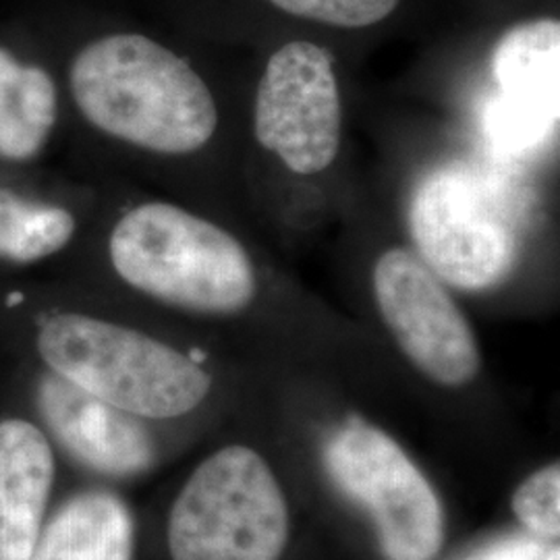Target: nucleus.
Returning a JSON list of instances; mask_svg holds the SVG:
<instances>
[{"mask_svg":"<svg viewBox=\"0 0 560 560\" xmlns=\"http://www.w3.org/2000/svg\"><path fill=\"white\" fill-rule=\"evenodd\" d=\"M289 15L335 27H368L386 20L400 0H270Z\"/></svg>","mask_w":560,"mask_h":560,"instance_id":"16","label":"nucleus"},{"mask_svg":"<svg viewBox=\"0 0 560 560\" xmlns=\"http://www.w3.org/2000/svg\"><path fill=\"white\" fill-rule=\"evenodd\" d=\"M81 115L110 138L159 154H189L217 131L219 110L200 75L159 42L115 34L71 65Z\"/></svg>","mask_w":560,"mask_h":560,"instance_id":"1","label":"nucleus"},{"mask_svg":"<svg viewBox=\"0 0 560 560\" xmlns=\"http://www.w3.org/2000/svg\"><path fill=\"white\" fill-rule=\"evenodd\" d=\"M560 23L527 21L511 27L492 57L501 96L486 113V129L506 152L546 140L559 120Z\"/></svg>","mask_w":560,"mask_h":560,"instance_id":"9","label":"nucleus"},{"mask_svg":"<svg viewBox=\"0 0 560 560\" xmlns=\"http://www.w3.org/2000/svg\"><path fill=\"white\" fill-rule=\"evenodd\" d=\"M409 231L420 260L463 291H483L511 275L520 256L515 224L478 171L446 164L418 183Z\"/></svg>","mask_w":560,"mask_h":560,"instance_id":"5","label":"nucleus"},{"mask_svg":"<svg viewBox=\"0 0 560 560\" xmlns=\"http://www.w3.org/2000/svg\"><path fill=\"white\" fill-rule=\"evenodd\" d=\"M42 416L57 441L88 467L108 476H133L154 460V444L136 416L60 378L40 382Z\"/></svg>","mask_w":560,"mask_h":560,"instance_id":"10","label":"nucleus"},{"mask_svg":"<svg viewBox=\"0 0 560 560\" xmlns=\"http://www.w3.org/2000/svg\"><path fill=\"white\" fill-rule=\"evenodd\" d=\"M540 560H560L559 546H550V548H544V550H541Z\"/></svg>","mask_w":560,"mask_h":560,"instance_id":"18","label":"nucleus"},{"mask_svg":"<svg viewBox=\"0 0 560 560\" xmlns=\"http://www.w3.org/2000/svg\"><path fill=\"white\" fill-rule=\"evenodd\" d=\"M38 351L60 378L131 416L179 418L208 397L212 378L161 340L113 322L59 314L38 332Z\"/></svg>","mask_w":560,"mask_h":560,"instance_id":"3","label":"nucleus"},{"mask_svg":"<svg viewBox=\"0 0 560 560\" xmlns=\"http://www.w3.org/2000/svg\"><path fill=\"white\" fill-rule=\"evenodd\" d=\"M110 261L141 293L201 314H235L256 298L240 241L173 203H141L113 229Z\"/></svg>","mask_w":560,"mask_h":560,"instance_id":"2","label":"nucleus"},{"mask_svg":"<svg viewBox=\"0 0 560 560\" xmlns=\"http://www.w3.org/2000/svg\"><path fill=\"white\" fill-rule=\"evenodd\" d=\"M517 520L541 538H559L560 465L552 463L523 481L513 497Z\"/></svg>","mask_w":560,"mask_h":560,"instance_id":"15","label":"nucleus"},{"mask_svg":"<svg viewBox=\"0 0 560 560\" xmlns=\"http://www.w3.org/2000/svg\"><path fill=\"white\" fill-rule=\"evenodd\" d=\"M57 120V88L36 65L0 48V159L38 156Z\"/></svg>","mask_w":560,"mask_h":560,"instance_id":"13","label":"nucleus"},{"mask_svg":"<svg viewBox=\"0 0 560 560\" xmlns=\"http://www.w3.org/2000/svg\"><path fill=\"white\" fill-rule=\"evenodd\" d=\"M540 544L527 536H511L483 546L465 560H540Z\"/></svg>","mask_w":560,"mask_h":560,"instance_id":"17","label":"nucleus"},{"mask_svg":"<svg viewBox=\"0 0 560 560\" xmlns=\"http://www.w3.org/2000/svg\"><path fill=\"white\" fill-rule=\"evenodd\" d=\"M289 513L279 481L247 446H226L201 463L168 517L173 560H279Z\"/></svg>","mask_w":560,"mask_h":560,"instance_id":"4","label":"nucleus"},{"mask_svg":"<svg viewBox=\"0 0 560 560\" xmlns=\"http://www.w3.org/2000/svg\"><path fill=\"white\" fill-rule=\"evenodd\" d=\"M133 536L125 502L108 492H83L42 527L30 560H131Z\"/></svg>","mask_w":560,"mask_h":560,"instance_id":"12","label":"nucleus"},{"mask_svg":"<svg viewBox=\"0 0 560 560\" xmlns=\"http://www.w3.org/2000/svg\"><path fill=\"white\" fill-rule=\"evenodd\" d=\"M326 469L340 490L374 521L388 560H432L444 538L442 506L397 442L382 430L349 420L324 448Z\"/></svg>","mask_w":560,"mask_h":560,"instance_id":"6","label":"nucleus"},{"mask_svg":"<svg viewBox=\"0 0 560 560\" xmlns=\"http://www.w3.org/2000/svg\"><path fill=\"white\" fill-rule=\"evenodd\" d=\"M374 295L400 351L430 381L463 386L478 376L480 347L439 277L407 249L384 252L374 266Z\"/></svg>","mask_w":560,"mask_h":560,"instance_id":"8","label":"nucleus"},{"mask_svg":"<svg viewBox=\"0 0 560 560\" xmlns=\"http://www.w3.org/2000/svg\"><path fill=\"white\" fill-rule=\"evenodd\" d=\"M254 129L298 175L326 171L339 154L340 96L332 55L312 42L279 48L261 75Z\"/></svg>","mask_w":560,"mask_h":560,"instance_id":"7","label":"nucleus"},{"mask_svg":"<svg viewBox=\"0 0 560 560\" xmlns=\"http://www.w3.org/2000/svg\"><path fill=\"white\" fill-rule=\"evenodd\" d=\"M55 481V457L40 428L0 421V560H30Z\"/></svg>","mask_w":560,"mask_h":560,"instance_id":"11","label":"nucleus"},{"mask_svg":"<svg viewBox=\"0 0 560 560\" xmlns=\"http://www.w3.org/2000/svg\"><path fill=\"white\" fill-rule=\"evenodd\" d=\"M75 233L69 210L0 187V260L32 264L60 252Z\"/></svg>","mask_w":560,"mask_h":560,"instance_id":"14","label":"nucleus"}]
</instances>
